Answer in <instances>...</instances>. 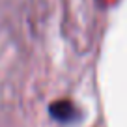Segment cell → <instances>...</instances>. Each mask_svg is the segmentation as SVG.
<instances>
[{"label":"cell","mask_w":127,"mask_h":127,"mask_svg":"<svg viewBox=\"0 0 127 127\" xmlns=\"http://www.w3.org/2000/svg\"><path fill=\"white\" fill-rule=\"evenodd\" d=\"M51 114L54 120L58 122H64V123H69L77 118V108L73 103L69 101H58V103H52L51 105Z\"/></svg>","instance_id":"6da1fadb"}]
</instances>
